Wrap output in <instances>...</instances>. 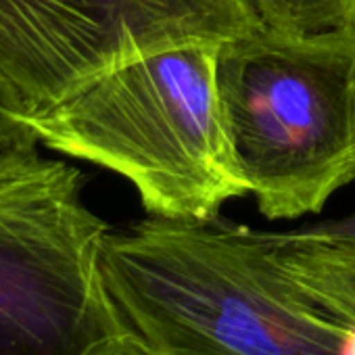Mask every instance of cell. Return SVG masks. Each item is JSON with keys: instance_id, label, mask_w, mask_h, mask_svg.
Segmentation results:
<instances>
[{"instance_id": "obj_1", "label": "cell", "mask_w": 355, "mask_h": 355, "mask_svg": "<svg viewBox=\"0 0 355 355\" xmlns=\"http://www.w3.org/2000/svg\"><path fill=\"white\" fill-rule=\"evenodd\" d=\"M101 270L123 332L153 355H340L349 328L297 288L263 232L224 218L111 230Z\"/></svg>"}, {"instance_id": "obj_2", "label": "cell", "mask_w": 355, "mask_h": 355, "mask_svg": "<svg viewBox=\"0 0 355 355\" xmlns=\"http://www.w3.org/2000/svg\"><path fill=\"white\" fill-rule=\"evenodd\" d=\"M218 46L142 57L28 121L46 148L125 178L148 216L211 224L249 193L224 128Z\"/></svg>"}, {"instance_id": "obj_3", "label": "cell", "mask_w": 355, "mask_h": 355, "mask_svg": "<svg viewBox=\"0 0 355 355\" xmlns=\"http://www.w3.org/2000/svg\"><path fill=\"white\" fill-rule=\"evenodd\" d=\"M216 82L263 218L320 214L355 180V32L295 38L257 26L218 46Z\"/></svg>"}, {"instance_id": "obj_4", "label": "cell", "mask_w": 355, "mask_h": 355, "mask_svg": "<svg viewBox=\"0 0 355 355\" xmlns=\"http://www.w3.org/2000/svg\"><path fill=\"white\" fill-rule=\"evenodd\" d=\"M84 173L38 148L0 155V355H96L123 332Z\"/></svg>"}, {"instance_id": "obj_5", "label": "cell", "mask_w": 355, "mask_h": 355, "mask_svg": "<svg viewBox=\"0 0 355 355\" xmlns=\"http://www.w3.org/2000/svg\"><path fill=\"white\" fill-rule=\"evenodd\" d=\"M257 26L249 0H0V86L30 117L142 57Z\"/></svg>"}, {"instance_id": "obj_6", "label": "cell", "mask_w": 355, "mask_h": 355, "mask_svg": "<svg viewBox=\"0 0 355 355\" xmlns=\"http://www.w3.org/2000/svg\"><path fill=\"white\" fill-rule=\"evenodd\" d=\"M263 234L284 274L313 305L345 326L355 322V257L284 247Z\"/></svg>"}, {"instance_id": "obj_7", "label": "cell", "mask_w": 355, "mask_h": 355, "mask_svg": "<svg viewBox=\"0 0 355 355\" xmlns=\"http://www.w3.org/2000/svg\"><path fill=\"white\" fill-rule=\"evenodd\" d=\"M261 28L295 36L315 38L355 32V0H249Z\"/></svg>"}, {"instance_id": "obj_8", "label": "cell", "mask_w": 355, "mask_h": 355, "mask_svg": "<svg viewBox=\"0 0 355 355\" xmlns=\"http://www.w3.org/2000/svg\"><path fill=\"white\" fill-rule=\"evenodd\" d=\"M268 236L284 247L355 257V214L340 220L309 224L288 232H268Z\"/></svg>"}, {"instance_id": "obj_9", "label": "cell", "mask_w": 355, "mask_h": 355, "mask_svg": "<svg viewBox=\"0 0 355 355\" xmlns=\"http://www.w3.org/2000/svg\"><path fill=\"white\" fill-rule=\"evenodd\" d=\"M38 144L40 140L32 130L28 117L15 107V103L0 86V155L38 148Z\"/></svg>"}, {"instance_id": "obj_10", "label": "cell", "mask_w": 355, "mask_h": 355, "mask_svg": "<svg viewBox=\"0 0 355 355\" xmlns=\"http://www.w3.org/2000/svg\"><path fill=\"white\" fill-rule=\"evenodd\" d=\"M96 355H153L148 349H144L136 338L130 334H121L113 343H109L105 349H101Z\"/></svg>"}, {"instance_id": "obj_11", "label": "cell", "mask_w": 355, "mask_h": 355, "mask_svg": "<svg viewBox=\"0 0 355 355\" xmlns=\"http://www.w3.org/2000/svg\"><path fill=\"white\" fill-rule=\"evenodd\" d=\"M340 355H355V322L349 324V328H347L345 334H343Z\"/></svg>"}]
</instances>
